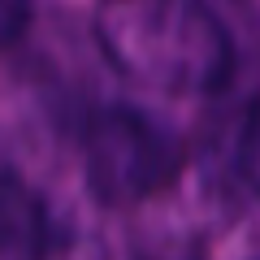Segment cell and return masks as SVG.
Returning a JSON list of instances; mask_svg holds the SVG:
<instances>
[{
  "label": "cell",
  "instance_id": "obj_1",
  "mask_svg": "<svg viewBox=\"0 0 260 260\" xmlns=\"http://www.w3.org/2000/svg\"><path fill=\"white\" fill-rule=\"evenodd\" d=\"M95 44L130 83L169 95H213L234 74L230 30L204 0H100Z\"/></svg>",
  "mask_w": 260,
  "mask_h": 260
},
{
  "label": "cell",
  "instance_id": "obj_2",
  "mask_svg": "<svg viewBox=\"0 0 260 260\" xmlns=\"http://www.w3.org/2000/svg\"><path fill=\"white\" fill-rule=\"evenodd\" d=\"M87 186L104 204H143L160 195L182 169V143L169 126L126 104L87 117L83 130Z\"/></svg>",
  "mask_w": 260,
  "mask_h": 260
},
{
  "label": "cell",
  "instance_id": "obj_3",
  "mask_svg": "<svg viewBox=\"0 0 260 260\" xmlns=\"http://www.w3.org/2000/svg\"><path fill=\"white\" fill-rule=\"evenodd\" d=\"M52 217L44 195L18 174H0V260H48Z\"/></svg>",
  "mask_w": 260,
  "mask_h": 260
},
{
  "label": "cell",
  "instance_id": "obj_4",
  "mask_svg": "<svg viewBox=\"0 0 260 260\" xmlns=\"http://www.w3.org/2000/svg\"><path fill=\"white\" fill-rule=\"evenodd\" d=\"M239 178L260 195V104L251 109V117L243 121V139H239Z\"/></svg>",
  "mask_w": 260,
  "mask_h": 260
},
{
  "label": "cell",
  "instance_id": "obj_5",
  "mask_svg": "<svg viewBox=\"0 0 260 260\" xmlns=\"http://www.w3.org/2000/svg\"><path fill=\"white\" fill-rule=\"evenodd\" d=\"M26 22H30V0H0V48H9L26 30Z\"/></svg>",
  "mask_w": 260,
  "mask_h": 260
}]
</instances>
